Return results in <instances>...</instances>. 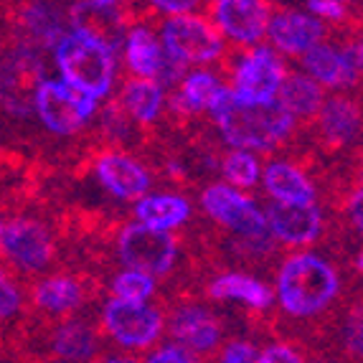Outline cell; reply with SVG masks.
Segmentation results:
<instances>
[{"label": "cell", "mask_w": 363, "mask_h": 363, "mask_svg": "<svg viewBox=\"0 0 363 363\" xmlns=\"http://www.w3.org/2000/svg\"><path fill=\"white\" fill-rule=\"evenodd\" d=\"M211 115L216 117L226 143L244 152L277 145L292 128V117L277 99L252 104L239 99L229 89H221L216 102L211 104Z\"/></svg>", "instance_id": "obj_1"}, {"label": "cell", "mask_w": 363, "mask_h": 363, "mask_svg": "<svg viewBox=\"0 0 363 363\" xmlns=\"http://www.w3.org/2000/svg\"><path fill=\"white\" fill-rule=\"evenodd\" d=\"M56 67L64 77V84L91 99L107 97L115 77V59L109 46L97 33L84 28H77L59 38Z\"/></svg>", "instance_id": "obj_2"}, {"label": "cell", "mask_w": 363, "mask_h": 363, "mask_svg": "<svg viewBox=\"0 0 363 363\" xmlns=\"http://www.w3.org/2000/svg\"><path fill=\"white\" fill-rule=\"evenodd\" d=\"M338 292L335 269L315 255H297L282 264L277 277V295L282 308L297 318L320 313Z\"/></svg>", "instance_id": "obj_3"}, {"label": "cell", "mask_w": 363, "mask_h": 363, "mask_svg": "<svg viewBox=\"0 0 363 363\" xmlns=\"http://www.w3.org/2000/svg\"><path fill=\"white\" fill-rule=\"evenodd\" d=\"M38 117L51 133L56 135H72L77 133L97 109V99L86 97L82 91L72 89L64 82H41L33 97Z\"/></svg>", "instance_id": "obj_4"}, {"label": "cell", "mask_w": 363, "mask_h": 363, "mask_svg": "<svg viewBox=\"0 0 363 363\" xmlns=\"http://www.w3.org/2000/svg\"><path fill=\"white\" fill-rule=\"evenodd\" d=\"M120 257L135 272H143L147 277L165 274L176 259V242L168 231L133 224L120 234Z\"/></svg>", "instance_id": "obj_5"}, {"label": "cell", "mask_w": 363, "mask_h": 363, "mask_svg": "<svg viewBox=\"0 0 363 363\" xmlns=\"http://www.w3.org/2000/svg\"><path fill=\"white\" fill-rule=\"evenodd\" d=\"M163 43L170 59L181 61V64H186V61H194V64L211 61L221 51V41H218L216 30L196 16L170 18L163 28Z\"/></svg>", "instance_id": "obj_6"}, {"label": "cell", "mask_w": 363, "mask_h": 363, "mask_svg": "<svg viewBox=\"0 0 363 363\" xmlns=\"http://www.w3.org/2000/svg\"><path fill=\"white\" fill-rule=\"evenodd\" d=\"M203 208L216 218L218 224H224L226 229L236 231V234L255 236V239L267 234L264 213L229 186L206 188L203 191Z\"/></svg>", "instance_id": "obj_7"}, {"label": "cell", "mask_w": 363, "mask_h": 363, "mask_svg": "<svg viewBox=\"0 0 363 363\" xmlns=\"http://www.w3.org/2000/svg\"><path fill=\"white\" fill-rule=\"evenodd\" d=\"M104 328L122 345L140 348V345H150L160 335L163 320L147 305H133V303H122V300H112L104 308Z\"/></svg>", "instance_id": "obj_8"}, {"label": "cell", "mask_w": 363, "mask_h": 363, "mask_svg": "<svg viewBox=\"0 0 363 363\" xmlns=\"http://www.w3.org/2000/svg\"><path fill=\"white\" fill-rule=\"evenodd\" d=\"M0 249L26 269H43L51 259V239L38 221L18 218L0 224Z\"/></svg>", "instance_id": "obj_9"}, {"label": "cell", "mask_w": 363, "mask_h": 363, "mask_svg": "<svg viewBox=\"0 0 363 363\" xmlns=\"http://www.w3.org/2000/svg\"><path fill=\"white\" fill-rule=\"evenodd\" d=\"M282 79H285V72L279 67V61L267 49H259L239 64L234 94L252 104L272 102L277 97Z\"/></svg>", "instance_id": "obj_10"}, {"label": "cell", "mask_w": 363, "mask_h": 363, "mask_svg": "<svg viewBox=\"0 0 363 363\" xmlns=\"http://www.w3.org/2000/svg\"><path fill=\"white\" fill-rule=\"evenodd\" d=\"M361 46H351V49L338 51L330 46H313L305 51V67L313 74V82H323L328 86H345L353 84L361 72Z\"/></svg>", "instance_id": "obj_11"}, {"label": "cell", "mask_w": 363, "mask_h": 363, "mask_svg": "<svg viewBox=\"0 0 363 363\" xmlns=\"http://www.w3.org/2000/svg\"><path fill=\"white\" fill-rule=\"evenodd\" d=\"M264 221L267 229L287 244H308L320 231V211L315 203H272Z\"/></svg>", "instance_id": "obj_12"}, {"label": "cell", "mask_w": 363, "mask_h": 363, "mask_svg": "<svg viewBox=\"0 0 363 363\" xmlns=\"http://www.w3.org/2000/svg\"><path fill=\"white\" fill-rule=\"evenodd\" d=\"M216 21L231 38L244 43H255L264 36L269 13L259 0H218Z\"/></svg>", "instance_id": "obj_13"}, {"label": "cell", "mask_w": 363, "mask_h": 363, "mask_svg": "<svg viewBox=\"0 0 363 363\" xmlns=\"http://www.w3.org/2000/svg\"><path fill=\"white\" fill-rule=\"evenodd\" d=\"M267 30H269L272 41L282 51H287V54H305L313 46H318V41L323 36V26L318 23V18L297 11H287L274 16L267 23Z\"/></svg>", "instance_id": "obj_14"}, {"label": "cell", "mask_w": 363, "mask_h": 363, "mask_svg": "<svg viewBox=\"0 0 363 363\" xmlns=\"http://www.w3.org/2000/svg\"><path fill=\"white\" fill-rule=\"evenodd\" d=\"M97 176L102 186L109 194H115L117 199H138L147 191L150 178L135 160L125 155H102L97 163Z\"/></svg>", "instance_id": "obj_15"}, {"label": "cell", "mask_w": 363, "mask_h": 363, "mask_svg": "<svg viewBox=\"0 0 363 363\" xmlns=\"http://www.w3.org/2000/svg\"><path fill=\"white\" fill-rule=\"evenodd\" d=\"M41 67L36 61L13 59L6 64V74L0 77V94L8 102V107L16 112H28L30 102L36 97V89L41 86Z\"/></svg>", "instance_id": "obj_16"}, {"label": "cell", "mask_w": 363, "mask_h": 363, "mask_svg": "<svg viewBox=\"0 0 363 363\" xmlns=\"http://www.w3.org/2000/svg\"><path fill=\"white\" fill-rule=\"evenodd\" d=\"M173 335L194 351H208L218 340V325L203 308H183L173 318Z\"/></svg>", "instance_id": "obj_17"}, {"label": "cell", "mask_w": 363, "mask_h": 363, "mask_svg": "<svg viewBox=\"0 0 363 363\" xmlns=\"http://www.w3.org/2000/svg\"><path fill=\"white\" fill-rule=\"evenodd\" d=\"M140 224L155 231H168L173 226H181L188 216H191V206L181 196L170 194H155L140 199V203L135 206Z\"/></svg>", "instance_id": "obj_18"}, {"label": "cell", "mask_w": 363, "mask_h": 363, "mask_svg": "<svg viewBox=\"0 0 363 363\" xmlns=\"http://www.w3.org/2000/svg\"><path fill=\"white\" fill-rule=\"evenodd\" d=\"M264 186L277 203H313V183L287 163H269L264 168Z\"/></svg>", "instance_id": "obj_19"}, {"label": "cell", "mask_w": 363, "mask_h": 363, "mask_svg": "<svg viewBox=\"0 0 363 363\" xmlns=\"http://www.w3.org/2000/svg\"><path fill=\"white\" fill-rule=\"evenodd\" d=\"M274 99L287 109V115L290 117L292 115L310 117L320 109L323 91L310 77H303V74H290V77L282 79V84H279V91H277V97Z\"/></svg>", "instance_id": "obj_20"}, {"label": "cell", "mask_w": 363, "mask_h": 363, "mask_svg": "<svg viewBox=\"0 0 363 363\" xmlns=\"http://www.w3.org/2000/svg\"><path fill=\"white\" fill-rule=\"evenodd\" d=\"M211 297H216V300H236V303H244L249 308H267L272 303L269 287L262 285L259 279L247 277V274H221L218 279H213Z\"/></svg>", "instance_id": "obj_21"}, {"label": "cell", "mask_w": 363, "mask_h": 363, "mask_svg": "<svg viewBox=\"0 0 363 363\" xmlns=\"http://www.w3.org/2000/svg\"><path fill=\"white\" fill-rule=\"evenodd\" d=\"M128 64L138 77L152 79L160 72L163 64V54L157 46L155 36L147 28H135L128 36Z\"/></svg>", "instance_id": "obj_22"}, {"label": "cell", "mask_w": 363, "mask_h": 363, "mask_svg": "<svg viewBox=\"0 0 363 363\" xmlns=\"http://www.w3.org/2000/svg\"><path fill=\"white\" fill-rule=\"evenodd\" d=\"M361 120H358V109L345 99H330L323 107V130L325 138L333 143H351L358 135Z\"/></svg>", "instance_id": "obj_23"}, {"label": "cell", "mask_w": 363, "mask_h": 363, "mask_svg": "<svg viewBox=\"0 0 363 363\" xmlns=\"http://www.w3.org/2000/svg\"><path fill=\"white\" fill-rule=\"evenodd\" d=\"M125 107L130 109V115L140 122H150L160 112L163 104V89L160 84H155L152 79H135L125 86Z\"/></svg>", "instance_id": "obj_24"}, {"label": "cell", "mask_w": 363, "mask_h": 363, "mask_svg": "<svg viewBox=\"0 0 363 363\" xmlns=\"http://www.w3.org/2000/svg\"><path fill=\"white\" fill-rule=\"evenodd\" d=\"M36 303L51 313H67L82 303V287L72 277H51L38 285Z\"/></svg>", "instance_id": "obj_25"}, {"label": "cell", "mask_w": 363, "mask_h": 363, "mask_svg": "<svg viewBox=\"0 0 363 363\" xmlns=\"http://www.w3.org/2000/svg\"><path fill=\"white\" fill-rule=\"evenodd\" d=\"M221 89H224V86L218 84L211 74L196 72V74H191V77H186V82H183L181 97H178V107L191 109V112L211 109V104L216 102Z\"/></svg>", "instance_id": "obj_26"}, {"label": "cell", "mask_w": 363, "mask_h": 363, "mask_svg": "<svg viewBox=\"0 0 363 363\" xmlns=\"http://www.w3.org/2000/svg\"><path fill=\"white\" fill-rule=\"evenodd\" d=\"M54 351L64 361H86L94 351V335L89 328L79 325V323H67L56 330Z\"/></svg>", "instance_id": "obj_27"}, {"label": "cell", "mask_w": 363, "mask_h": 363, "mask_svg": "<svg viewBox=\"0 0 363 363\" xmlns=\"http://www.w3.org/2000/svg\"><path fill=\"white\" fill-rule=\"evenodd\" d=\"M112 290H115L117 300H122V303L145 305V300L152 295V290H155V282H152V277H147V274L128 269V272L117 274Z\"/></svg>", "instance_id": "obj_28"}, {"label": "cell", "mask_w": 363, "mask_h": 363, "mask_svg": "<svg viewBox=\"0 0 363 363\" xmlns=\"http://www.w3.org/2000/svg\"><path fill=\"white\" fill-rule=\"evenodd\" d=\"M224 173L234 186L249 188V186H255L257 178H259V165H257V160L252 157V152L236 150L226 157Z\"/></svg>", "instance_id": "obj_29"}, {"label": "cell", "mask_w": 363, "mask_h": 363, "mask_svg": "<svg viewBox=\"0 0 363 363\" xmlns=\"http://www.w3.org/2000/svg\"><path fill=\"white\" fill-rule=\"evenodd\" d=\"M221 363H259V353H257L255 345L236 340V343H229L224 348Z\"/></svg>", "instance_id": "obj_30"}, {"label": "cell", "mask_w": 363, "mask_h": 363, "mask_svg": "<svg viewBox=\"0 0 363 363\" xmlns=\"http://www.w3.org/2000/svg\"><path fill=\"white\" fill-rule=\"evenodd\" d=\"M21 308V295L13 282L0 272V318H11Z\"/></svg>", "instance_id": "obj_31"}, {"label": "cell", "mask_w": 363, "mask_h": 363, "mask_svg": "<svg viewBox=\"0 0 363 363\" xmlns=\"http://www.w3.org/2000/svg\"><path fill=\"white\" fill-rule=\"evenodd\" d=\"M259 363H303V358L287 345H272L264 353H259Z\"/></svg>", "instance_id": "obj_32"}, {"label": "cell", "mask_w": 363, "mask_h": 363, "mask_svg": "<svg viewBox=\"0 0 363 363\" xmlns=\"http://www.w3.org/2000/svg\"><path fill=\"white\" fill-rule=\"evenodd\" d=\"M308 8L315 16H325V18H335V21L345 16V6L338 3V0H310Z\"/></svg>", "instance_id": "obj_33"}, {"label": "cell", "mask_w": 363, "mask_h": 363, "mask_svg": "<svg viewBox=\"0 0 363 363\" xmlns=\"http://www.w3.org/2000/svg\"><path fill=\"white\" fill-rule=\"evenodd\" d=\"M147 363H194V361H191V356H188L183 348L168 345V348H160L157 353H152V356L147 358Z\"/></svg>", "instance_id": "obj_34"}, {"label": "cell", "mask_w": 363, "mask_h": 363, "mask_svg": "<svg viewBox=\"0 0 363 363\" xmlns=\"http://www.w3.org/2000/svg\"><path fill=\"white\" fill-rule=\"evenodd\" d=\"M155 8L163 13H170V16L176 18V16H188V11L194 8V3H191V0H157Z\"/></svg>", "instance_id": "obj_35"}, {"label": "cell", "mask_w": 363, "mask_h": 363, "mask_svg": "<svg viewBox=\"0 0 363 363\" xmlns=\"http://www.w3.org/2000/svg\"><path fill=\"white\" fill-rule=\"evenodd\" d=\"M351 213H353V224L361 229V191H356V196L351 199Z\"/></svg>", "instance_id": "obj_36"}, {"label": "cell", "mask_w": 363, "mask_h": 363, "mask_svg": "<svg viewBox=\"0 0 363 363\" xmlns=\"http://www.w3.org/2000/svg\"><path fill=\"white\" fill-rule=\"evenodd\" d=\"M351 343H353V351L361 353V320H358V318L353 320V340Z\"/></svg>", "instance_id": "obj_37"}, {"label": "cell", "mask_w": 363, "mask_h": 363, "mask_svg": "<svg viewBox=\"0 0 363 363\" xmlns=\"http://www.w3.org/2000/svg\"><path fill=\"white\" fill-rule=\"evenodd\" d=\"M104 363H133V361H125V358H109V361Z\"/></svg>", "instance_id": "obj_38"}]
</instances>
